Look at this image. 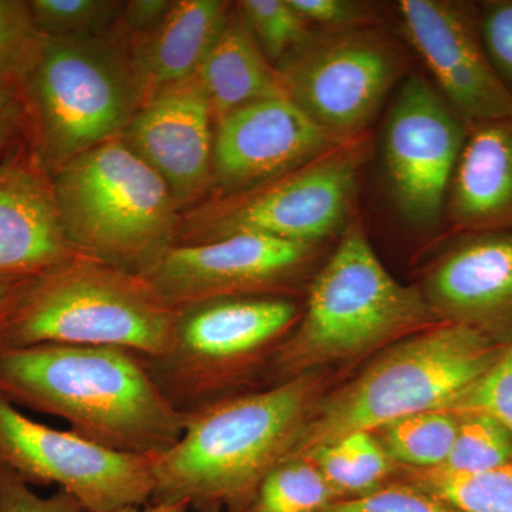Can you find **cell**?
Returning a JSON list of instances; mask_svg holds the SVG:
<instances>
[{"label":"cell","instance_id":"obj_12","mask_svg":"<svg viewBox=\"0 0 512 512\" xmlns=\"http://www.w3.org/2000/svg\"><path fill=\"white\" fill-rule=\"evenodd\" d=\"M463 117L424 76L403 80L383 134L390 192L400 215L417 228L440 221L466 141Z\"/></svg>","mask_w":512,"mask_h":512},{"label":"cell","instance_id":"obj_11","mask_svg":"<svg viewBox=\"0 0 512 512\" xmlns=\"http://www.w3.org/2000/svg\"><path fill=\"white\" fill-rule=\"evenodd\" d=\"M0 463L29 485H57L86 512L143 507L153 497V457L120 453L37 423L2 396Z\"/></svg>","mask_w":512,"mask_h":512},{"label":"cell","instance_id":"obj_9","mask_svg":"<svg viewBox=\"0 0 512 512\" xmlns=\"http://www.w3.org/2000/svg\"><path fill=\"white\" fill-rule=\"evenodd\" d=\"M366 140L333 148L298 170L218 198L195 211L175 245L208 244L234 235H265L319 245L342 235L365 163Z\"/></svg>","mask_w":512,"mask_h":512},{"label":"cell","instance_id":"obj_27","mask_svg":"<svg viewBox=\"0 0 512 512\" xmlns=\"http://www.w3.org/2000/svg\"><path fill=\"white\" fill-rule=\"evenodd\" d=\"M28 6L43 36L101 35L123 10V3L109 0H33Z\"/></svg>","mask_w":512,"mask_h":512},{"label":"cell","instance_id":"obj_13","mask_svg":"<svg viewBox=\"0 0 512 512\" xmlns=\"http://www.w3.org/2000/svg\"><path fill=\"white\" fill-rule=\"evenodd\" d=\"M318 245L241 234L197 245H174L147 275L178 311L225 298L275 296L298 285Z\"/></svg>","mask_w":512,"mask_h":512},{"label":"cell","instance_id":"obj_32","mask_svg":"<svg viewBox=\"0 0 512 512\" xmlns=\"http://www.w3.org/2000/svg\"><path fill=\"white\" fill-rule=\"evenodd\" d=\"M292 8L319 32H349L377 28L375 6L356 0H289Z\"/></svg>","mask_w":512,"mask_h":512},{"label":"cell","instance_id":"obj_23","mask_svg":"<svg viewBox=\"0 0 512 512\" xmlns=\"http://www.w3.org/2000/svg\"><path fill=\"white\" fill-rule=\"evenodd\" d=\"M460 419L448 410H430L383 427L382 444L393 461L414 470L440 468L450 456Z\"/></svg>","mask_w":512,"mask_h":512},{"label":"cell","instance_id":"obj_10","mask_svg":"<svg viewBox=\"0 0 512 512\" xmlns=\"http://www.w3.org/2000/svg\"><path fill=\"white\" fill-rule=\"evenodd\" d=\"M407 69L377 28L315 33L276 66L286 96L340 143L365 137Z\"/></svg>","mask_w":512,"mask_h":512},{"label":"cell","instance_id":"obj_7","mask_svg":"<svg viewBox=\"0 0 512 512\" xmlns=\"http://www.w3.org/2000/svg\"><path fill=\"white\" fill-rule=\"evenodd\" d=\"M52 184L64 234L82 255L147 276L177 242L170 188L120 137L73 158Z\"/></svg>","mask_w":512,"mask_h":512},{"label":"cell","instance_id":"obj_15","mask_svg":"<svg viewBox=\"0 0 512 512\" xmlns=\"http://www.w3.org/2000/svg\"><path fill=\"white\" fill-rule=\"evenodd\" d=\"M215 124L212 184L225 195L268 183L345 144L289 97L255 101Z\"/></svg>","mask_w":512,"mask_h":512},{"label":"cell","instance_id":"obj_18","mask_svg":"<svg viewBox=\"0 0 512 512\" xmlns=\"http://www.w3.org/2000/svg\"><path fill=\"white\" fill-rule=\"evenodd\" d=\"M77 255L52 181L20 158L0 164V278H32Z\"/></svg>","mask_w":512,"mask_h":512},{"label":"cell","instance_id":"obj_4","mask_svg":"<svg viewBox=\"0 0 512 512\" xmlns=\"http://www.w3.org/2000/svg\"><path fill=\"white\" fill-rule=\"evenodd\" d=\"M443 322L417 286L389 274L359 220L309 286L306 309L269 363L272 386Z\"/></svg>","mask_w":512,"mask_h":512},{"label":"cell","instance_id":"obj_29","mask_svg":"<svg viewBox=\"0 0 512 512\" xmlns=\"http://www.w3.org/2000/svg\"><path fill=\"white\" fill-rule=\"evenodd\" d=\"M323 512H463L413 483L384 484L372 493L345 498Z\"/></svg>","mask_w":512,"mask_h":512},{"label":"cell","instance_id":"obj_34","mask_svg":"<svg viewBox=\"0 0 512 512\" xmlns=\"http://www.w3.org/2000/svg\"><path fill=\"white\" fill-rule=\"evenodd\" d=\"M480 32L495 70L512 83V2L488 3Z\"/></svg>","mask_w":512,"mask_h":512},{"label":"cell","instance_id":"obj_21","mask_svg":"<svg viewBox=\"0 0 512 512\" xmlns=\"http://www.w3.org/2000/svg\"><path fill=\"white\" fill-rule=\"evenodd\" d=\"M210 101L214 123L255 101L288 97L274 64L256 43L237 9L194 74Z\"/></svg>","mask_w":512,"mask_h":512},{"label":"cell","instance_id":"obj_36","mask_svg":"<svg viewBox=\"0 0 512 512\" xmlns=\"http://www.w3.org/2000/svg\"><path fill=\"white\" fill-rule=\"evenodd\" d=\"M15 96L9 89V83L0 80V143L8 137L16 114Z\"/></svg>","mask_w":512,"mask_h":512},{"label":"cell","instance_id":"obj_17","mask_svg":"<svg viewBox=\"0 0 512 512\" xmlns=\"http://www.w3.org/2000/svg\"><path fill=\"white\" fill-rule=\"evenodd\" d=\"M423 293L443 322L480 332L512 322V229L458 242L430 269Z\"/></svg>","mask_w":512,"mask_h":512},{"label":"cell","instance_id":"obj_16","mask_svg":"<svg viewBox=\"0 0 512 512\" xmlns=\"http://www.w3.org/2000/svg\"><path fill=\"white\" fill-rule=\"evenodd\" d=\"M212 123L210 101L192 76L154 90L120 138L163 178L181 208L212 184Z\"/></svg>","mask_w":512,"mask_h":512},{"label":"cell","instance_id":"obj_38","mask_svg":"<svg viewBox=\"0 0 512 512\" xmlns=\"http://www.w3.org/2000/svg\"><path fill=\"white\" fill-rule=\"evenodd\" d=\"M187 504H148L143 507H127L114 512H190Z\"/></svg>","mask_w":512,"mask_h":512},{"label":"cell","instance_id":"obj_37","mask_svg":"<svg viewBox=\"0 0 512 512\" xmlns=\"http://www.w3.org/2000/svg\"><path fill=\"white\" fill-rule=\"evenodd\" d=\"M26 278H0V313L8 306L19 286Z\"/></svg>","mask_w":512,"mask_h":512},{"label":"cell","instance_id":"obj_28","mask_svg":"<svg viewBox=\"0 0 512 512\" xmlns=\"http://www.w3.org/2000/svg\"><path fill=\"white\" fill-rule=\"evenodd\" d=\"M446 410L487 414L512 437V346L500 353L490 369L450 403Z\"/></svg>","mask_w":512,"mask_h":512},{"label":"cell","instance_id":"obj_2","mask_svg":"<svg viewBox=\"0 0 512 512\" xmlns=\"http://www.w3.org/2000/svg\"><path fill=\"white\" fill-rule=\"evenodd\" d=\"M315 373L229 397L187 414L180 441L153 457L150 504L242 512L291 453L319 400Z\"/></svg>","mask_w":512,"mask_h":512},{"label":"cell","instance_id":"obj_5","mask_svg":"<svg viewBox=\"0 0 512 512\" xmlns=\"http://www.w3.org/2000/svg\"><path fill=\"white\" fill-rule=\"evenodd\" d=\"M500 352L480 330L441 322L389 346L352 382L322 397L288 457L308 456L356 431L446 410ZM286 457V458H288Z\"/></svg>","mask_w":512,"mask_h":512},{"label":"cell","instance_id":"obj_22","mask_svg":"<svg viewBox=\"0 0 512 512\" xmlns=\"http://www.w3.org/2000/svg\"><path fill=\"white\" fill-rule=\"evenodd\" d=\"M338 500L315 463L288 457L266 474L242 512H323Z\"/></svg>","mask_w":512,"mask_h":512},{"label":"cell","instance_id":"obj_26","mask_svg":"<svg viewBox=\"0 0 512 512\" xmlns=\"http://www.w3.org/2000/svg\"><path fill=\"white\" fill-rule=\"evenodd\" d=\"M238 9L262 53L275 67L316 32L289 0H244Z\"/></svg>","mask_w":512,"mask_h":512},{"label":"cell","instance_id":"obj_19","mask_svg":"<svg viewBox=\"0 0 512 512\" xmlns=\"http://www.w3.org/2000/svg\"><path fill=\"white\" fill-rule=\"evenodd\" d=\"M447 197L451 224L467 234L512 229V117L468 123Z\"/></svg>","mask_w":512,"mask_h":512},{"label":"cell","instance_id":"obj_6","mask_svg":"<svg viewBox=\"0 0 512 512\" xmlns=\"http://www.w3.org/2000/svg\"><path fill=\"white\" fill-rule=\"evenodd\" d=\"M18 83L39 156L55 173L121 137L148 97L131 53L101 35H40Z\"/></svg>","mask_w":512,"mask_h":512},{"label":"cell","instance_id":"obj_3","mask_svg":"<svg viewBox=\"0 0 512 512\" xmlns=\"http://www.w3.org/2000/svg\"><path fill=\"white\" fill-rule=\"evenodd\" d=\"M178 313L147 276L77 255L22 282L0 313V350L111 346L156 357L173 345Z\"/></svg>","mask_w":512,"mask_h":512},{"label":"cell","instance_id":"obj_8","mask_svg":"<svg viewBox=\"0 0 512 512\" xmlns=\"http://www.w3.org/2000/svg\"><path fill=\"white\" fill-rule=\"evenodd\" d=\"M288 298H225L180 309L164 355L143 357L158 389L178 412L191 414L255 392L276 349L301 319Z\"/></svg>","mask_w":512,"mask_h":512},{"label":"cell","instance_id":"obj_33","mask_svg":"<svg viewBox=\"0 0 512 512\" xmlns=\"http://www.w3.org/2000/svg\"><path fill=\"white\" fill-rule=\"evenodd\" d=\"M0 512L86 511L76 498L63 490H57L47 498L40 497L15 471L0 463Z\"/></svg>","mask_w":512,"mask_h":512},{"label":"cell","instance_id":"obj_30","mask_svg":"<svg viewBox=\"0 0 512 512\" xmlns=\"http://www.w3.org/2000/svg\"><path fill=\"white\" fill-rule=\"evenodd\" d=\"M39 37L28 3L0 0V80H18Z\"/></svg>","mask_w":512,"mask_h":512},{"label":"cell","instance_id":"obj_24","mask_svg":"<svg viewBox=\"0 0 512 512\" xmlns=\"http://www.w3.org/2000/svg\"><path fill=\"white\" fill-rule=\"evenodd\" d=\"M409 483L439 495L463 512H512V461L474 474L413 470Z\"/></svg>","mask_w":512,"mask_h":512},{"label":"cell","instance_id":"obj_20","mask_svg":"<svg viewBox=\"0 0 512 512\" xmlns=\"http://www.w3.org/2000/svg\"><path fill=\"white\" fill-rule=\"evenodd\" d=\"M229 12L231 6L222 0H177L158 25L141 35L130 53L148 96L197 73Z\"/></svg>","mask_w":512,"mask_h":512},{"label":"cell","instance_id":"obj_1","mask_svg":"<svg viewBox=\"0 0 512 512\" xmlns=\"http://www.w3.org/2000/svg\"><path fill=\"white\" fill-rule=\"evenodd\" d=\"M0 396L69 421L84 439L134 456L170 450L187 419L165 399L141 355L111 346L0 350Z\"/></svg>","mask_w":512,"mask_h":512},{"label":"cell","instance_id":"obj_39","mask_svg":"<svg viewBox=\"0 0 512 512\" xmlns=\"http://www.w3.org/2000/svg\"><path fill=\"white\" fill-rule=\"evenodd\" d=\"M204 512H224L221 507H212L208 508V510H205Z\"/></svg>","mask_w":512,"mask_h":512},{"label":"cell","instance_id":"obj_25","mask_svg":"<svg viewBox=\"0 0 512 512\" xmlns=\"http://www.w3.org/2000/svg\"><path fill=\"white\" fill-rule=\"evenodd\" d=\"M460 423L450 456L440 470L456 474L483 473L512 461V437L483 413H456Z\"/></svg>","mask_w":512,"mask_h":512},{"label":"cell","instance_id":"obj_31","mask_svg":"<svg viewBox=\"0 0 512 512\" xmlns=\"http://www.w3.org/2000/svg\"><path fill=\"white\" fill-rule=\"evenodd\" d=\"M338 441L349 458L353 480V495L350 498L372 493L386 484L384 481L393 470V460L375 434L356 431Z\"/></svg>","mask_w":512,"mask_h":512},{"label":"cell","instance_id":"obj_14","mask_svg":"<svg viewBox=\"0 0 512 512\" xmlns=\"http://www.w3.org/2000/svg\"><path fill=\"white\" fill-rule=\"evenodd\" d=\"M406 35L450 106L468 123L512 117V92L485 50L464 3L402 0Z\"/></svg>","mask_w":512,"mask_h":512},{"label":"cell","instance_id":"obj_35","mask_svg":"<svg viewBox=\"0 0 512 512\" xmlns=\"http://www.w3.org/2000/svg\"><path fill=\"white\" fill-rule=\"evenodd\" d=\"M173 2L168 0H133L123 3V19L134 30L146 33L158 25Z\"/></svg>","mask_w":512,"mask_h":512}]
</instances>
